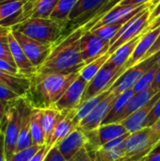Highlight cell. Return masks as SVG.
Segmentation results:
<instances>
[{
	"instance_id": "6da1fadb",
	"label": "cell",
	"mask_w": 160,
	"mask_h": 161,
	"mask_svg": "<svg viewBox=\"0 0 160 161\" xmlns=\"http://www.w3.org/2000/svg\"><path fill=\"white\" fill-rule=\"evenodd\" d=\"M83 32L84 27L76 28L55 43L49 57L38 69L37 74H79L86 65L80 51Z\"/></svg>"
},
{
	"instance_id": "7a4b0ae2",
	"label": "cell",
	"mask_w": 160,
	"mask_h": 161,
	"mask_svg": "<svg viewBox=\"0 0 160 161\" xmlns=\"http://www.w3.org/2000/svg\"><path fill=\"white\" fill-rule=\"evenodd\" d=\"M79 74H36L32 77V85L27 97H34L33 107L45 108H52L61 98Z\"/></svg>"
},
{
	"instance_id": "3957f363",
	"label": "cell",
	"mask_w": 160,
	"mask_h": 161,
	"mask_svg": "<svg viewBox=\"0 0 160 161\" xmlns=\"http://www.w3.org/2000/svg\"><path fill=\"white\" fill-rule=\"evenodd\" d=\"M65 28L51 18H30L11 27L31 39L53 45L61 39Z\"/></svg>"
},
{
	"instance_id": "277c9868",
	"label": "cell",
	"mask_w": 160,
	"mask_h": 161,
	"mask_svg": "<svg viewBox=\"0 0 160 161\" xmlns=\"http://www.w3.org/2000/svg\"><path fill=\"white\" fill-rule=\"evenodd\" d=\"M25 102V97H20L19 99L8 104L6 109L1 129L3 130L5 136V150L7 160H8L15 153L23 121Z\"/></svg>"
},
{
	"instance_id": "5b68a950",
	"label": "cell",
	"mask_w": 160,
	"mask_h": 161,
	"mask_svg": "<svg viewBox=\"0 0 160 161\" xmlns=\"http://www.w3.org/2000/svg\"><path fill=\"white\" fill-rule=\"evenodd\" d=\"M150 7L135 15L122 26L120 31L110 42V47L108 50L110 55L125 42L144 34L147 31L150 25Z\"/></svg>"
},
{
	"instance_id": "8992f818",
	"label": "cell",
	"mask_w": 160,
	"mask_h": 161,
	"mask_svg": "<svg viewBox=\"0 0 160 161\" xmlns=\"http://www.w3.org/2000/svg\"><path fill=\"white\" fill-rule=\"evenodd\" d=\"M125 70L126 69L124 67L117 68L106 62L101 70L89 82L87 90L83 96L82 103L91 97H94L108 91Z\"/></svg>"
},
{
	"instance_id": "52a82bcc",
	"label": "cell",
	"mask_w": 160,
	"mask_h": 161,
	"mask_svg": "<svg viewBox=\"0 0 160 161\" xmlns=\"http://www.w3.org/2000/svg\"><path fill=\"white\" fill-rule=\"evenodd\" d=\"M156 56L157 54L125 70L109 89L111 93L119 96L126 91L132 90L146 71L156 64Z\"/></svg>"
},
{
	"instance_id": "ba28073f",
	"label": "cell",
	"mask_w": 160,
	"mask_h": 161,
	"mask_svg": "<svg viewBox=\"0 0 160 161\" xmlns=\"http://www.w3.org/2000/svg\"><path fill=\"white\" fill-rule=\"evenodd\" d=\"M11 31L27 58L37 69H39L49 57L54 45L38 42L16 30L11 29Z\"/></svg>"
},
{
	"instance_id": "9c48e42d",
	"label": "cell",
	"mask_w": 160,
	"mask_h": 161,
	"mask_svg": "<svg viewBox=\"0 0 160 161\" xmlns=\"http://www.w3.org/2000/svg\"><path fill=\"white\" fill-rule=\"evenodd\" d=\"M109 0H79L69 16L68 25L72 31L87 25Z\"/></svg>"
},
{
	"instance_id": "30bf717a",
	"label": "cell",
	"mask_w": 160,
	"mask_h": 161,
	"mask_svg": "<svg viewBox=\"0 0 160 161\" xmlns=\"http://www.w3.org/2000/svg\"><path fill=\"white\" fill-rule=\"evenodd\" d=\"M160 140V135L152 127H145L130 134L124 142L125 155L150 154L154 146Z\"/></svg>"
},
{
	"instance_id": "8fae6325",
	"label": "cell",
	"mask_w": 160,
	"mask_h": 161,
	"mask_svg": "<svg viewBox=\"0 0 160 161\" xmlns=\"http://www.w3.org/2000/svg\"><path fill=\"white\" fill-rule=\"evenodd\" d=\"M151 6V3H146L143 5H116L114 8H112L110 10H108L107 13H105L101 18H99L93 25L90 26L88 30H91L92 28L108 25V24H118L127 23L131 18H133L135 15L140 13L141 11L144 10L145 8H149Z\"/></svg>"
},
{
	"instance_id": "7c38bea8",
	"label": "cell",
	"mask_w": 160,
	"mask_h": 161,
	"mask_svg": "<svg viewBox=\"0 0 160 161\" xmlns=\"http://www.w3.org/2000/svg\"><path fill=\"white\" fill-rule=\"evenodd\" d=\"M58 0H27L18 16L10 23V28L30 18H50Z\"/></svg>"
},
{
	"instance_id": "4fadbf2b",
	"label": "cell",
	"mask_w": 160,
	"mask_h": 161,
	"mask_svg": "<svg viewBox=\"0 0 160 161\" xmlns=\"http://www.w3.org/2000/svg\"><path fill=\"white\" fill-rule=\"evenodd\" d=\"M88 82L85 81L82 77H78L71 84L67 89L61 98L56 103L54 108H58L61 112L68 113L78 108L82 104L84 93L88 87Z\"/></svg>"
},
{
	"instance_id": "5bb4252c",
	"label": "cell",
	"mask_w": 160,
	"mask_h": 161,
	"mask_svg": "<svg viewBox=\"0 0 160 161\" xmlns=\"http://www.w3.org/2000/svg\"><path fill=\"white\" fill-rule=\"evenodd\" d=\"M110 43L103 41L91 30H85L80 39V51L84 62L89 64L99 57L108 53Z\"/></svg>"
},
{
	"instance_id": "9a60e30c",
	"label": "cell",
	"mask_w": 160,
	"mask_h": 161,
	"mask_svg": "<svg viewBox=\"0 0 160 161\" xmlns=\"http://www.w3.org/2000/svg\"><path fill=\"white\" fill-rule=\"evenodd\" d=\"M117 97H118L117 95L111 93L110 92L108 96H107L100 104H98L93 108V110H91L80 122V124L78 125V127L81 128L87 134L96 131L102 125L104 120L108 116Z\"/></svg>"
},
{
	"instance_id": "2e32d148",
	"label": "cell",
	"mask_w": 160,
	"mask_h": 161,
	"mask_svg": "<svg viewBox=\"0 0 160 161\" xmlns=\"http://www.w3.org/2000/svg\"><path fill=\"white\" fill-rule=\"evenodd\" d=\"M88 142L89 138L87 134L77 126L56 146L58 148L65 159L69 161L79 150H81L83 147H86Z\"/></svg>"
},
{
	"instance_id": "e0dca14e",
	"label": "cell",
	"mask_w": 160,
	"mask_h": 161,
	"mask_svg": "<svg viewBox=\"0 0 160 161\" xmlns=\"http://www.w3.org/2000/svg\"><path fill=\"white\" fill-rule=\"evenodd\" d=\"M130 134L111 141L92 152L94 161H119L124 155V142Z\"/></svg>"
},
{
	"instance_id": "ac0fdd59",
	"label": "cell",
	"mask_w": 160,
	"mask_h": 161,
	"mask_svg": "<svg viewBox=\"0 0 160 161\" xmlns=\"http://www.w3.org/2000/svg\"><path fill=\"white\" fill-rule=\"evenodd\" d=\"M8 42H9L10 53L19 74L21 75L32 78L37 74L38 69L27 58L25 52L21 48L20 44L18 43L17 40L15 39L14 35L12 34V31L9 34Z\"/></svg>"
},
{
	"instance_id": "d6986e66",
	"label": "cell",
	"mask_w": 160,
	"mask_h": 161,
	"mask_svg": "<svg viewBox=\"0 0 160 161\" xmlns=\"http://www.w3.org/2000/svg\"><path fill=\"white\" fill-rule=\"evenodd\" d=\"M160 91L147 103L144 107L140 108L139 110L135 111L131 115H129L127 118H125L124 121L121 122V124L125 127V129L128 131V133L132 134L137 131H140L143 128H145V122L154 107L156 102L159 99Z\"/></svg>"
},
{
	"instance_id": "ffe728a7",
	"label": "cell",
	"mask_w": 160,
	"mask_h": 161,
	"mask_svg": "<svg viewBox=\"0 0 160 161\" xmlns=\"http://www.w3.org/2000/svg\"><path fill=\"white\" fill-rule=\"evenodd\" d=\"M0 85L10 89L21 97H27L31 89L32 78L13 75L0 68Z\"/></svg>"
},
{
	"instance_id": "44dd1931",
	"label": "cell",
	"mask_w": 160,
	"mask_h": 161,
	"mask_svg": "<svg viewBox=\"0 0 160 161\" xmlns=\"http://www.w3.org/2000/svg\"><path fill=\"white\" fill-rule=\"evenodd\" d=\"M159 33L160 26L153 29V30L146 31L144 34L141 35L140 42H139L138 45L136 46L134 52H133V55L131 56L129 60L124 65V68L126 70L144 59L146 54L148 53V51L150 50V48L153 46L156 40L157 39Z\"/></svg>"
},
{
	"instance_id": "7402d4cb",
	"label": "cell",
	"mask_w": 160,
	"mask_h": 161,
	"mask_svg": "<svg viewBox=\"0 0 160 161\" xmlns=\"http://www.w3.org/2000/svg\"><path fill=\"white\" fill-rule=\"evenodd\" d=\"M33 109V106L29 99L25 97V107H24V113H23V121L22 125L16 144L15 153L21 150L26 149L33 144L32 136H31V127H30V119H31V112Z\"/></svg>"
},
{
	"instance_id": "603a6c76",
	"label": "cell",
	"mask_w": 160,
	"mask_h": 161,
	"mask_svg": "<svg viewBox=\"0 0 160 161\" xmlns=\"http://www.w3.org/2000/svg\"><path fill=\"white\" fill-rule=\"evenodd\" d=\"M74 111L66 113L63 118L56 125L50 139L46 142V145L53 147L57 145L60 141H62L66 136H68L72 131H74L77 125L74 123Z\"/></svg>"
},
{
	"instance_id": "cb8c5ba5",
	"label": "cell",
	"mask_w": 160,
	"mask_h": 161,
	"mask_svg": "<svg viewBox=\"0 0 160 161\" xmlns=\"http://www.w3.org/2000/svg\"><path fill=\"white\" fill-rule=\"evenodd\" d=\"M141 35L136 37L135 39H133L127 42H125L124 44L120 46L118 49H116L110 55L107 63L110 64L114 67H117V68L124 67L126 62L129 60V58L133 55V52H134L136 46L138 45L140 40H141Z\"/></svg>"
},
{
	"instance_id": "d4e9b609",
	"label": "cell",
	"mask_w": 160,
	"mask_h": 161,
	"mask_svg": "<svg viewBox=\"0 0 160 161\" xmlns=\"http://www.w3.org/2000/svg\"><path fill=\"white\" fill-rule=\"evenodd\" d=\"M27 0H6L0 2V25L10 27Z\"/></svg>"
},
{
	"instance_id": "484cf974",
	"label": "cell",
	"mask_w": 160,
	"mask_h": 161,
	"mask_svg": "<svg viewBox=\"0 0 160 161\" xmlns=\"http://www.w3.org/2000/svg\"><path fill=\"white\" fill-rule=\"evenodd\" d=\"M159 91H156L154 88H150L148 90H145L143 92H141L139 93H134V95L129 100L128 104L126 105V108L124 111V113L121 116L120 123L124 121L125 118H127L129 115L134 113L135 111L139 110L142 107H144L149 101Z\"/></svg>"
},
{
	"instance_id": "4316f807",
	"label": "cell",
	"mask_w": 160,
	"mask_h": 161,
	"mask_svg": "<svg viewBox=\"0 0 160 161\" xmlns=\"http://www.w3.org/2000/svg\"><path fill=\"white\" fill-rule=\"evenodd\" d=\"M134 91L133 90H129V91H126L125 92L122 93L121 95H119L111 109L109 110L108 116L106 117V119L104 120L103 125H109V124H115V123H120V119H121V116L122 114L124 113L125 108H126V105L128 104L129 100L131 99V97L134 95Z\"/></svg>"
},
{
	"instance_id": "83f0119b",
	"label": "cell",
	"mask_w": 160,
	"mask_h": 161,
	"mask_svg": "<svg viewBox=\"0 0 160 161\" xmlns=\"http://www.w3.org/2000/svg\"><path fill=\"white\" fill-rule=\"evenodd\" d=\"M65 114L66 113L61 112L60 110H58L54 107L41 108V124H42L46 142L50 139L56 125L58 124V122L63 118Z\"/></svg>"
},
{
	"instance_id": "f1b7e54d",
	"label": "cell",
	"mask_w": 160,
	"mask_h": 161,
	"mask_svg": "<svg viewBox=\"0 0 160 161\" xmlns=\"http://www.w3.org/2000/svg\"><path fill=\"white\" fill-rule=\"evenodd\" d=\"M31 136L34 145L43 146L46 142L45 135L41 124V108L33 107L30 119Z\"/></svg>"
},
{
	"instance_id": "f546056e",
	"label": "cell",
	"mask_w": 160,
	"mask_h": 161,
	"mask_svg": "<svg viewBox=\"0 0 160 161\" xmlns=\"http://www.w3.org/2000/svg\"><path fill=\"white\" fill-rule=\"evenodd\" d=\"M78 1L79 0H58L50 18L67 27L69 16Z\"/></svg>"
},
{
	"instance_id": "4dcf8cb0",
	"label": "cell",
	"mask_w": 160,
	"mask_h": 161,
	"mask_svg": "<svg viewBox=\"0 0 160 161\" xmlns=\"http://www.w3.org/2000/svg\"><path fill=\"white\" fill-rule=\"evenodd\" d=\"M110 93V91H107L99 95H96L94 97H91L90 99H88L87 101L83 102L77 109L74 110V123L78 126V125L80 124V122L91 111L93 110V108L100 104L107 96H108V94Z\"/></svg>"
},
{
	"instance_id": "1f68e13d",
	"label": "cell",
	"mask_w": 160,
	"mask_h": 161,
	"mask_svg": "<svg viewBox=\"0 0 160 161\" xmlns=\"http://www.w3.org/2000/svg\"><path fill=\"white\" fill-rule=\"evenodd\" d=\"M109 57H110V54L108 52L104 54L103 56L99 57L98 58H96L95 60L85 65V67L79 72V76L89 83L95 76V75L101 70V68L106 64Z\"/></svg>"
},
{
	"instance_id": "d6a6232c",
	"label": "cell",
	"mask_w": 160,
	"mask_h": 161,
	"mask_svg": "<svg viewBox=\"0 0 160 161\" xmlns=\"http://www.w3.org/2000/svg\"><path fill=\"white\" fill-rule=\"evenodd\" d=\"M10 32H11L10 27L0 25V58H3L4 60L8 61V63L16 67L9 49L8 39H9Z\"/></svg>"
},
{
	"instance_id": "836d02e7",
	"label": "cell",
	"mask_w": 160,
	"mask_h": 161,
	"mask_svg": "<svg viewBox=\"0 0 160 161\" xmlns=\"http://www.w3.org/2000/svg\"><path fill=\"white\" fill-rule=\"evenodd\" d=\"M124 24L123 23H118V24H108L105 25H101L95 28L91 29V31L95 34L97 37L102 39L103 41L107 42H111L113 38L117 35V33L120 31L122 26Z\"/></svg>"
},
{
	"instance_id": "e575fe53",
	"label": "cell",
	"mask_w": 160,
	"mask_h": 161,
	"mask_svg": "<svg viewBox=\"0 0 160 161\" xmlns=\"http://www.w3.org/2000/svg\"><path fill=\"white\" fill-rule=\"evenodd\" d=\"M158 69H159V66H157V64H154L148 71H146V73L141 77V79L137 82V84L132 89L134 92L139 93L141 92H143L145 90L152 88Z\"/></svg>"
},
{
	"instance_id": "d590c367",
	"label": "cell",
	"mask_w": 160,
	"mask_h": 161,
	"mask_svg": "<svg viewBox=\"0 0 160 161\" xmlns=\"http://www.w3.org/2000/svg\"><path fill=\"white\" fill-rule=\"evenodd\" d=\"M42 146L32 145L26 149L16 152L12 155V157L8 161H29L41 148Z\"/></svg>"
},
{
	"instance_id": "8d00e7d4",
	"label": "cell",
	"mask_w": 160,
	"mask_h": 161,
	"mask_svg": "<svg viewBox=\"0 0 160 161\" xmlns=\"http://www.w3.org/2000/svg\"><path fill=\"white\" fill-rule=\"evenodd\" d=\"M21 96H19L16 92L11 91L10 89L0 85V103H3L5 105H8L11 102L19 99Z\"/></svg>"
},
{
	"instance_id": "74e56055",
	"label": "cell",
	"mask_w": 160,
	"mask_h": 161,
	"mask_svg": "<svg viewBox=\"0 0 160 161\" xmlns=\"http://www.w3.org/2000/svg\"><path fill=\"white\" fill-rule=\"evenodd\" d=\"M121 1H122V0H109V1H108V4H107V5H106V6H105V7H104V8H102V9H101V10H100V11L95 15V16H94V17H93V18H92V19H91V20L87 25H84V26H82V27H84V29H85V30H88L91 25H93V24H94V23H95L99 18H101L105 13H107L108 10H110L112 8H114L116 5H118Z\"/></svg>"
},
{
	"instance_id": "f35d334b",
	"label": "cell",
	"mask_w": 160,
	"mask_h": 161,
	"mask_svg": "<svg viewBox=\"0 0 160 161\" xmlns=\"http://www.w3.org/2000/svg\"><path fill=\"white\" fill-rule=\"evenodd\" d=\"M160 118V97L159 99L156 102L154 105L146 122H145V127H151L155 125V123Z\"/></svg>"
},
{
	"instance_id": "ab89813d",
	"label": "cell",
	"mask_w": 160,
	"mask_h": 161,
	"mask_svg": "<svg viewBox=\"0 0 160 161\" xmlns=\"http://www.w3.org/2000/svg\"><path fill=\"white\" fill-rule=\"evenodd\" d=\"M42 161H67L65 159V158L62 156V154L60 153V151L58 150V148L55 145L53 147L50 148V150L48 151V153L46 154L44 159Z\"/></svg>"
},
{
	"instance_id": "60d3db41",
	"label": "cell",
	"mask_w": 160,
	"mask_h": 161,
	"mask_svg": "<svg viewBox=\"0 0 160 161\" xmlns=\"http://www.w3.org/2000/svg\"><path fill=\"white\" fill-rule=\"evenodd\" d=\"M69 161H94L93 157L89 153L86 147L79 150Z\"/></svg>"
},
{
	"instance_id": "b9f144b4",
	"label": "cell",
	"mask_w": 160,
	"mask_h": 161,
	"mask_svg": "<svg viewBox=\"0 0 160 161\" xmlns=\"http://www.w3.org/2000/svg\"><path fill=\"white\" fill-rule=\"evenodd\" d=\"M50 146H48V145H46V144H44L41 149H40V151L30 159L29 161H42L44 159V158H45V156H46V154L48 153V151L50 150Z\"/></svg>"
},
{
	"instance_id": "7bdbcfd3",
	"label": "cell",
	"mask_w": 160,
	"mask_h": 161,
	"mask_svg": "<svg viewBox=\"0 0 160 161\" xmlns=\"http://www.w3.org/2000/svg\"><path fill=\"white\" fill-rule=\"evenodd\" d=\"M158 52H160V33L159 35H158V37H157V39L156 40L155 43L153 44V46L150 48V50H149L148 53L146 54L144 59H146V58H150V57H152V56L157 54ZM144 59H143V60H144Z\"/></svg>"
},
{
	"instance_id": "ee69618b",
	"label": "cell",
	"mask_w": 160,
	"mask_h": 161,
	"mask_svg": "<svg viewBox=\"0 0 160 161\" xmlns=\"http://www.w3.org/2000/svg\"><path fill=\"white\" fill-rule=\"evenodd\" d=\"M0 161H8L5 150V136L2 129L0 130Z\"/></svg>"
},
{
	"instance_id": "f6af8a7d",
	"label": "cell",
	"mask_w": 160,
	"mask_h": 161,
	"mask_svg": "<svg viewBox=\"0 0 160 161\" xmlns=\"http://www.w3.org/2000/svg\"><path fill=\"white\" fill-rule=\"evenodd\" d=\"M151 14H150V23L156 20L158 16H160V1L154 7H150Z\"/></svg>"
},
{
	"instance_id": "bcb514c9",
	"label": "cell",
	"mask_w": 160,
	"mask_h": 161,
	"mask_svg": "<svg viewBox=\"0 0 160 161\" xmlns=\"http://www.w3.org/2000/svg\"><path fill=\"white\" fill-rule=\"evenodd\" d=\"M150 1L151 0H122L118 5H122V6H124V5H137V6H140V5L149 3Z\"/></svg>"
},
{
	"instance_id": "7dc6e473",
	"label": "cell",
	"mask_w": 160,
	"mask_h": 161,
	"mask_svg": "<svg viewBox=\"0 0 160 161\" xmlns=\"http://www.w3.org/2000/svg\"><path fill=\"white\" fill-rule=\"evenodd\" d=\"M142 161H160V153H150Z\"/></svg>"
},
{
	"instance_id": "c3c4849f",
	"label": "cell",
	"mask_w": 160,
	"mask_h": 161,
	"mask_svg": "<svg viewBox=\"0 0 160 161\" xmlns=\"http://www.w3.org/2000/svg\"><path fill=\"white\" fill-rule=\"evenodd\" d=\"M7 107H8V105L0 103V130L2 128V125H3V122H4V117H5Z\"/></svg>"
},
{
	"instance_id": "681fc988",
	"label": "cell",
	"mask_w": 160,
	"mask_h": 161,
	"mask_svg": "<svg viewBox=\"0 0 160 161\" xmlns=\"http://www.w3.org/2000/svg\"><path fill=\"white\" fill-rule=\"evenodd\" d=\"M152 88H154L156 91H160V67L158 71H157V75H156V79L154 81V84H153Z\"/></svg>"
},
{
	"instance_id": "f907efd6",
	"label": "cell",
	"mask_w": 160,
	"mask_h": 161,
	"mask_svg": "<svg viewBox=\"0 0 160 161\" xmlns=\"http://www.w3.org/2000/svg\"><path fill=\"white\" fill-rule=\"evenodd\" d=\"M159 26H160V16H158L156 20H154L153 22H151V23H150V25H149V27H148L147 31H149V30H153V29H155V28H157V27H159Z\"/></svg>"
},
{
	"instance_id": "816d5d0a",
	"label": "cell",
	"mask_w": 160,
	"mask_h": 161,
	"mask_svg": "<svg viewBox=\"0 0 160 161\" xmlns=\"http://www.w3.org/2000/svg\"><path fill=\"white\" fill-rule=\"evenodd\" d=\"M152 128H153V130L155 131V132H157L158 135H160V118L155 123V125H153V126H151Z\"/></svg>"
},
{
	"instance_id": "f5cc1de1",
	"label": "cell",
	"mask_w": 160,
	"mask_h": 161,
	"mask_svg": "<svg viewBox=\"0 0 160 161\" xmlns=\"http://www.w3.org/2000/svg\"><path fill=\"white\" fill-rule=\"evenodd\" d=\"M151 153H160V140L157 142V143L154 146Z\"/></svg>"
},
{
	"instance_id": "db71d44e",
	"label": "cell",
	"mask_w": 160,
	"mask_h": 161,
	"mask_svg": "<svg viewBox=\"0 0 160 161\" xmlns=\"http://www.w3.org/2000/svg\"><path fill=\"white\" fill-rule=\"evenodd\" d=\"M156 64L160 67V52H158L156 56Z\"/></svg>"
},
{
	"instance_id": "11a10c76",
	"label": "cell",
	"mask_w": 160,
	"mask_h": 161,
	"mask_svg": "<svg viewBox=\"0 0 160 161\" xmlns=\"http://www.w3.org/2000/svg\"><path fill=\"white\" fill-rule=\"evenodd\" d=\"M159 1L160 0H151V1H150V3H151V8L154 7V6H156Z\"/></svg>"
},
{
	"instance_id": "9f6ffc18",
	"label": "cell",
	"mask_w": 160,
	"mask_h": 161,
	"mask_svg": "<svg viewBox=\"0 0 160 161\" xmlns=\"http://www.w3.org/2000/svg\"><path fill=\"white\" fill-rule=\"evenodd\" d=\"M3 1H6V0H0V2H3Z\"/></svg>"
}]
</instances>
